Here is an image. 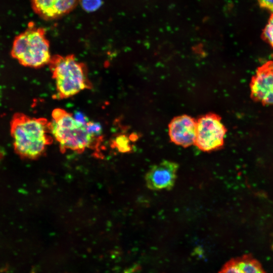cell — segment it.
Masks as SVG:
<instances>
[{"label":"cell","instance_id":"6da1fadb","mask_svg":"<svg viewBox=\"0 0 273 273\" xmlns=\"http://www.w3.org/2000/svg\"><path fill=\"white\" fill-rule=\"evenodd\" d=\"M11 132L15 151L20 156L29 159L42 155L53 141L50 121L22 113L14 115L11 123Z\"/></svg>","mask_w":273,"mask_h":273},{"label":"cell","instance_id":"7a4b0ae2","mask_svg":"<svg viewBox=\"0 0 273 273\" xmlns=\"http://www.w3.org/2000/svg\"><path fill=\"white\" fill-rule=\"evenodd\" d=\"M87 122L77 120L63 109L56 108L53 111L50 121L51 132L59 143L62 152L70 150L82 153L97 143L99 137L89 130Z\"/></svg>","mask_w":273,"mask_h":273},{"label":"cell","instance_id":"3957f363","mask_svg":"<svg viewBox=\"0 0 273 273\" xmlns=\"http://www.w3.org/2000/svg\"><path fill=\"white\" fill-rule=\"evenodd\" d=\"M48 65L55 81V98L67 99L82 90L92 88L87 67L79 62L74 55L52 56Z\"/></svg>","mask_w":273,"mask_h":273},{"label":"cell","instance_id":"277c9868","mask_svg":"<svg viewBox=\"0 0 273 273\" xmlns=\"http://www.w3.org/2000/svg\"><path fill=\"white\" fill-rule=\"evenodd\" d=\"M46 30L30 23L14 39L11 56L25 67L38 68L49 64L52 58Z\"/></svg>","mask_w":273,"mask_h":273},{"label":"cell","instance_id":"5b68a950","mask_svg":"<svg viewBox=\"0 0 273 273\" xmlns=\"http://www.w3.org/2000/svg\"><path fill=\"white\" fill-rule=\"evenodd\" d=\"M226 129L220 117L209 113L197 120L195 145L203 152H210L221 148L224 144Z\"/></svg>","mask_w":273,"mask_h":273},{"label":"cell","instance_id":"8992f818","mask_svg":"<svg viewBox=\"0 0 273 273\" xmlns=\"http://www.w3.org/2000/svg\"><path fill=\"white\" fill-rule=\"evenodd\" d=\"M250 86L253 99L264 104L273 105L272 61H268L257 68Z\"/></svg>","mask_w":273,"mask_h":273},{"label":"cell","instance_id":"52a82bcc","mask_svg":"<svg viewBox=\"0 0 273 273\" xmlns=\"http://www.w3.org/2000/svg\"><path fill=\"white\" fill-rule=\"evenodd\" d=\"M178 169L176 163L169 160L154 165L145 175L147 187L152 190L171 189L175 184Z\"/></svg>","mask_w":273,"mask_h":273},{"label":"cell","instance_id":"ba28073f","mask_svg":"<svg viewBox=\"0 0 273 273\" xmlns=\"http://www.w3.org/2000/svg\"><path fill=\"white\" fill-rule=\"evenodd\" d=\"M197 120L182 115L173 118L168 124V134L171 141L184 148L195 145Z\"/></svg>","mask_w":273,"mask_h":273},{"label":"cell","instance_id":"9c48e42d","mask_svg":"<svg viewBox=\"0 0 273 273\" xmlns=\"http://www.w3.org/2000/svg\"><path fill=\"white\" fill-rule=\"evenodd\" d=\"M34 12L46 20L61 18L71 12L79 0H30Z\"/></svg>","mask_w":273,"mask_h":273},{"label":"cell","instance_id":"30bf717a","mask_svg":"<svg viewBox=\"0 0 273 273\" xmlns=\"http://www.w3.org/2000/svg\"><path fill=\"white\" fill-rule=\"evenodd\" d=\"M236 262L241 272L257 273L263 271L259 264L255 261L244 259L236 261Z\"/></svg>","mask_w":273,"mask_h":273},{"label":"cell","instance_id":"8fae6325","mask_svg":"<svg viewBox=\"0 0 273 273\" xmlns=\"http://www.w3.org/2000/svg\"><path fill=\"white\" fill-rule=\"evenodd\" d=\"M261 37L273 48V14L270 15L262 31Z\"/></svg>","mask_w":273,"mask_h":273},{"label":"cell","instance_id":"7c38bea8","mask_svg":"<svg viewBox=\"0 0 273 273\" xmlns=\"http://www.w3.org/2000/svg\"><path fill=\"white\" fill-rule=\"evenodd\" d=\"M83 9L92 12L97 10L102 4V0H79Z\"/></svg>","mask_w":273,"mask_h":273},{"label":"cell","instance_id":"4fadbf2b","mask_svg":"<svg viewBox=\"0 0 273 273\" xmlns=\"http://www.w3.org/2000/svg\"><path fill=\"white\" fill-rule=\"evenodd\" d=\"M221 272H241L239 269L236 261H233L229 262L222 268Z\"/></svg>","mask_w":273,"mask_h":273},{"label":"cell","instance_id":"5bb4252c","mask_svg":"<svg viewBox=\"0 0 273 273\" xmlns=\"http://www.w3.org/2000/svg\"><path fill=\"white\" fill-rule=\"evenodd\" d=\"M259 6L273 14V0H257Z\"/></svg>","mask_w":273,"mask_h":273}]
</instances>
